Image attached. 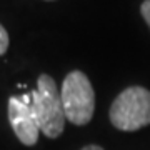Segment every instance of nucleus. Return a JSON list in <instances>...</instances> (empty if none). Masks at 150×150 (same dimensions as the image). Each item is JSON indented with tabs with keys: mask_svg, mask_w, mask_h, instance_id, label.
<instances>
[{
	"mask_svg": "<svg viewBox=\"0 0 150 150\" xmlns=\"http://www.w3.org/2000/svg\"><path fill=\"white\" fill-rule=\"evenodd\" d=\"M48 2H50V0H48Z\"/></svg>",
	"mask_w": 150,
	"mask_h": 150,
	"instance_id": "6e6552de",
	"label": "nucleus"
},
{
	"mask_svg": "<svg viewBox=\"0 0 150 150\" xmlns=\"http://www.w3.org/2000/svg\"><path fill=\"white\" fill-rule=\"evenodd\" d=\"M8 48V33L2 25H0V55H4Z\"/></svg>",
	"mask_w": 150,
	"mask_h": 150,
	"instance_id": "39448f33",
	"label": "nucleus"
},
{
	"mask_svg": "<svg viewBox=\"0 0 150 150\" xmlns=\"http://www.w3.org/2000/svg\"><path fill=\"white\" fill-rule=\"evenodd\" d=\"M108 115L113 127L123 132L150 125V90L139 85L125 88L113 100Z\"/></svg>",
	"mask_w": 150,
	"mask_h": 150,
	"instance_id": "f03ea898",
	"label": "nucleus"
},
{
	"mask_svg": "<svg viewBox=\"0 0 150 150\" xmlns=\"http://www.w3.org/2000/svg\"><path fill=\"white\" fill-rule=\"evenodd\" d=\"M62 105L65 118L74 125H85L92 120L95 110V93L88 77L80 70H74L62 83Z\"/></svg>",
	"mask_w": 150,
	"mask_h": 150,
	"instance_id": "7ed1b4c3",
	"label": "nucleus"
},
{
	"mask_svg": "<svg viewBox=\"0 0 150 150\" xmlns=\"http://www.w3.org/2000/svg\"><path fill=\"white\" fill-rule=\"evenodd\" d=\"M82 150H103V149L98 147V145H87V147H83Z\"/></svg>",
	"mask_w": 150,
	"mask_h": 150,
	"instance_id": "0eeeda50",
	"label": "nucleus"
},
{
	"mask_svg": "<svg viewBox=\"0 0 150 150\" xmlns=\"http://www.w3.org/2000/svg\"><path fill=\"white\" fill-rule=\"evenodd\" d=\"M140 13L144 17V20L147 22V25L150 28V0H144L140 5Z\"/></svg>",
	"mask_w": 150,
	"mask_h": 150,
	"instance_id": "423d86ee",
	"label": "nucleus"
},
{
	"mask_svg": "<svg viewBox=\"0 0 150 150\" xmlns=\"http://www.w3.org/2000/svg\"><path fill=\"white\" fill-rule=\"evenodd\" d=\"M32 107L37 117L40 132L48 139H57L65 127V112L62 97L55 80L47 74H42L37 80V88L30 93Z\"/></svg>",
	"mask_w": 150,
	"mask_h": 150,
	"instance_id": "f257e3e1",
	"label": "nucleus"
},
{
	"mask_svg": "<svg viewBox=\"0 0 150 150\" xmlns=\"http://www.w3.org/2000/svg\"><path fill=\"white\" fill-rule=\"evenodd\" d=\"M8 120L17 139L23 145H35L38 140V127L37 117L33 113L32 107L28 103L22 102L20 97H10L8 98Z\"/></svg>",
	"mask_w": 150,
	"mask_h": 150,
	"instance_id": "20e7f679",
	"label": "nucleus"
}]
</instances>
